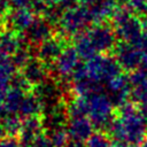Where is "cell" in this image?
<instances>
[{
	"label": "cell",
	"instance_id": "1",
	"mask_svg": "<svg viewBox=\"0 0 147 147\" xmlns=\"http://www.w3.org/2000/svg\"><path fill=\"white\" fill-rule=\"evenodd\" d=\"M118 108V116L109 126L114 139L122 147H130L144 141L147 134L146 115L131 102Z\"/></svg>",
	"mask_w": 147,
	"mask_h": 147
},
{
	"label": "cell",
	"instance_id": "2",
	"mask_svg": "<svg viewBox=\"0 0 147 147\" xmlns=\"http://www.w3.org/2000/svg\"><path fill=\"white\" fill-rule=\"evenodd\" d=\"M93 25V20L88 6L78 3L75 7L63 11L57 28L61 37L75 38L78 34L85 32Z\"/></svg>",
	"mask_w": 147,
	"mask_h": 147
},
{
	"label": "cell",
	"instance_id": "3",
	"mask_svg": "<svg viewBox=\"0 0 147 147\" xmlns=\"http://www.w3.org/2000/svg\"><path fill=\"white\" fill-rule=\"evenodd\" d=\"M84 96L87 101V117L92 124L98 127H109L114 121L113 113L115 107L110 96L102 91L93 92Z\"/></svg>",
	"mask_w": 147,
	"mask_h": 147
},
{
	"label": "cell",
	"instance_id": "4",
	"mask_svg": "<svg viewBox=\"0 0 147 147\" xmlns=\"http://www.w3.org/2000/svg\"><path fill=\"white\" fill-rule=\"evenodd\" d=\"M115 33L121 41L134 44L145 29L144 21L132 14L127 8H117L111 17Z\"/></svg>",
	"mask_w": 147,
	"mask_h": 147
},
{
	"label": "cell",
	"instance_id": "5",
	"mask_svg": "<svg viewBox=\"0 0 147 147\" xmlns=\"http://www.w3.org/2000/svg\"><path fill=\"white\" fill-rule=\"evenodd\" d=\"M84 65L88 78L100 85H102V83H108L110 79L122 74V68L117 60L106 54H98L93 56L87 60Z\"/></svg>",
	"mask_w": 147,
	"mask_h": 147
},
{
	"label": "cell",
	"instance_id": "6",
	"mask_svg": "<svg viewBox=\"0 0 147 147\" xmlns=\"http://www.w3.org/2000/svg\"><path fill=\"white\" fill-rule=\"evenodd\" d=\"M91 42L93 44L98 54H106L117 46V36L115 30L107 23H98L86 30Z\"/></svg>",
	"mask_w": 147,
	"mask_h": 147
},
{
	"label": "cell",
	"instance_id": "7",
	"mask_svg": "<svg viewBox=\"0 0 147 147\" xmlns=\"http://www.w3.org/2000/svg\"><path fill=\"white\" fill-rule=\"evenodd\" d=\"M146 54H144L136 45L121 41L115 47V59L121 68L126 71H136L141 68Z\"/></svg>",
	"mask_w": 147,
	"mask_h": 147
},
{
	"label": "cell",
	"instance_id": "8",
	"mask_svg": "<svg viewBox=\"0 0 147 147\" xmlns=\"http://www.w3.org/2000/svg\"><path fill=\"white\" fill-rule=\"evenodd\" d=\"M79 59L80 56L75 46H65L54 64L51 65V68H54V72L63 82L71 80L74 72L80 65Z\"/></svg>",
	"mask_w": 147,
	"mask_h": 147
},
{
	"label": "cell",
	"instance_id": "9",
	"mask_svg": "<svg viewBox=\"0 0 147 147\" xmlns=\"http://www.w3.org/2000/svg\"><path fill=\"white\" fill-rule=\"evenodd\" d=\"M32 92L40 100L44 109L54 107L61 102H63V93L61 86L53 79L47 78L41 84L33 87Z\"/></svg>",
	"mask_w": 147,
	"mask_h": 147
},
{
	"label": "cell",
	"instance_id": "10",
	"mask_svg": "<svg viewBox=\"0 0 147 147\" xmlns=\"http://www.w3.org/2000/svg\"><path fill=\"white\" fill-rule=\"evenodd\" d=\"M64 47L65 46H64L63 37L52 36L48 39H46L44 42H41L39 46H37L34 56L39 59L41 62H44L47 67H51L57 60Z\"/></svg>",
	"mask_w": 147,
	"mask_h": 147
},
{
	"label": "cell",
	"instance_id": "11",
	"mask_svg": "<svg viewBox=\"0 0 147 147\" xmlns=\"http://www.w3.org/2000/svg\"><path fill=\"white\" fill-rule=\"evenodd\" d=\"M106 90L114 105L121 107L127 102V98L131 95L130 78L124 76L123 74H119L118 76L106 83Z\"/></svg>",
	"mask_w": 147,
	"mask_h": 147
},
{
	"label": "cell",
	"instance_id": "12",
	"mask_svg": "<svg viewBox=\"0 0 147 147\" xmlns=\"http://www.w3.org/2000/svg\"><path fill=\"white\" fill-rule=\"evenodd\" d=\"M36 18L37 15L31 9H10L3 20L8 30L24 33Z\"/></svg>",
	"mask_w": 147,
	"mask_h": 147
},
{
	"label": "cell",
	"instance_id": "13",
	"mask_svg": "<svg viewBox=\"0 0 147 147\" xmlns=\"http://www.w3.org/2000/svg\"><path fill=\"white\" fill-rule=\"evenodd\" d=\"M130 78L131 96L139 105L140 110L147 115V72L142 69L132 71Z\"/></svg>",
	"mask_w": 147,
	"mask_h": 147
},
{
	"label": "cell",
	"instance_id": "14",
	"mask_svg": "<svg viewBox=\"0 0 147 147\" xmlns=\"http://www.w3.org/2000/svg\"><path fill=\"white\" fill-rule=\"evenodd\" d=\"M47 71L48 67L36 56H32L28 61V63L21 69L20 74L31 87H34L48 78Z\"/></svg>",
	"mask_w": 147,
	"mask_h": 147
},
{
	"label": "cell",
	"instance_id": "15",
	"mask_svg": "<svg viewBox=\"0 0 147 147\" xmlns=\"http://www.w3.org/2000/svg\"><path fill=\"white\" fill-rule=\"evenodd\" d=\"M24 36L29 45L37 47L41 42H44L46 39L53 36L52 24L42 16H38L32 23V25L24 32Z\"/></svg>",
	"mask_w": 147,
	"mask_h": 147
},
{
	"label": "cell",
	"instance_id": "16",
	"mask_svg": "<svg viewBox=\"0 0 147 147\" xmlns=\"http://www.w3.org/2000/svg\"><path fill=\"white\" fill-rule=\"evenodd\" d=\"M42 110H44V107H42L40 100L38 99V96L33 92H29L25 95L17 115L26 118V117L40 115L42 113Z\"/></svg>",
	"mask_w": 147,
	"mask_h": 147
},
{
	"label": "cell",
	"instance_id": "17",
	"mask_svg": "<svg viewBox=\"0 0 147 147\" xmlns=\"http://www.w3.org/2000/svg\"><path fill=\"white\" fill-rule=\"evenodd\" d=\"M92 122L87 116L83 117H71L69 122V131L72 136L77 138H86L92 133Z\"/></svg>",
	"mask_w": 147,
	"mask_h": 147
},
{
	"label": "cell",
	"instance_id": "18",
	"mask_svg": "<svg viewBox=\"0 0 147 147\" xmlns=\"http://www.w3.org/2000/svg\"><path fill=\"white\" fill-rule=\"evenodd\" d=\"M74 46H75L76 51L78 52L80 59H84L85 61L98 55V52L95 51L88 36L86 34V31L74 38Z\"/></svg>",
	"mask_w": 147,
	"mask_h": 147
},
{
	"label": "cell",
	"instance_id": "19",
	"mask_svg": "<svg viewBox=\"0 0 147 147\" xmlns=\"http://www.w3.org/2000/svg\"><path fill=\"white\" fill-rule=\"evenodd\" d=\"M123 2L132 14L142 18L147 17V0H123Z\"/></svg>",
	"mask_w": 147,
	"mask_h": 147
},
{
	"label": "cell",
	"instance_id": "20",
	"mask_svg": "<svg viewBox=\"0 0 147 147\" xmlns=\"http://www.w3.org/2000/svg\"><path fill=\"white\" fill-rule=\"evenodd\" d=\"M90 147H110V142L103 134L96 133L90 138Z\"/></svg>",
	"mask_w": 147,
	"mask_h": 147
},
{
	"label": "cell",
	"instance_id": "21",
	"mask_svg": "<svg viewBox=\"0 0 147 147\" xmlns=\"http://www.w3.org/2000/svg\"><path fill=\"white\" fill-rule=\"evenodd\" d=\"M36 0H9L11 9H32Z\"/></svg>",
	"mask_w": 147,
	"mask_h": 147
},
{
	"label": "cell",
	"instance_id": "22",
	"mask_svg": "<svg viewBox=\"0 0 147 147\" xmlns=\"http://www.w3.org/2000/svg\"><path fill=\"white\" fill-rule=\"evenodd\" d=\"M144 54L147 55V28L144 29V31L141 32V34L138 37V39L134 41V44Z\"/></svg>",
	"mask_w": 147,
	"mask_h": 147
},
{
	"label": "cell",
	"instance_id": "23",
	"mask_svg": "<svg viewBox=\"0 0 147 147\" xmlns=\"http://www.w3.org/2000/svg\"><path fill=\"white\" fill-rule=\"evenodd\" d=\"M11 9L9 0H0V18H5V16Z\"/></svg>",
	"mask_w": 147,
	"mask_h": 147
},
{
	"label": "cell",
	"instance_id": "24",
	"mask_svg": "<svg viewBox=\"0 0 147 147\" xmlns=\"http://www.w3.org/2000/svg\"><path fill=\"white\" fill-rule=\"evenodd\" d=\"M78 1H79V3H82V5L91 6V5H94V3H96V2H99V1H101V0H78Z\"/></svg>",
	"mask_w": 147,
	"mask_h": 147
},
{
	"label": "cell",
	"instance_id": "25",
	"mask_svg": "<svg viewBox=\"0 0 147 147\" xmlns=\"http://www.w3.org/2000/svg\"><path fill=\"white\" fill-rule=\"evenodd\" d=\"M47 6H57L61 0H42Z\"/></svg>",
	"mask_w": 147,
	"mask_h": 147
},
{
	"label": "cell",
	"instance_id": "26",
	"mask_svg": "<svg viewBox=\"0 0 147 147\" xmlns=\"http://www.w3.org/2000/svg\"><path fill=\"white\" fill-rule=\"evenodd\" d=\"M140 69H142L145 72H147V55L145 56V60H144L142 65H141V68H140Z\"/></svg>",
	"mask_w": 147,
	"mask_h": 147
},
{
	"label": "cell",
	"instance_id": "27",
	"mask_svg": "<svg viewBox=\"0 0 147 147\" xmlns=\"http://www.w3.org/2000/svg\"><path fill=\"white\" fill-rule=\"evenodd\" d=\"M0 54H1V51H0Z\"/></svg>",
	"mask_w": 147,
	"mask_h": 147
}]
</instances>
